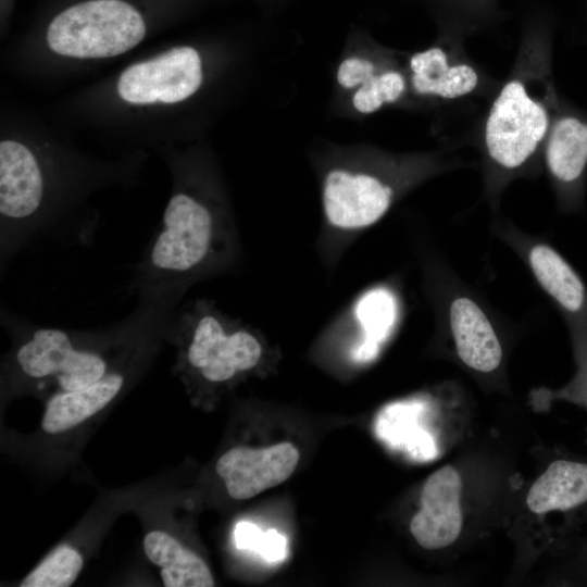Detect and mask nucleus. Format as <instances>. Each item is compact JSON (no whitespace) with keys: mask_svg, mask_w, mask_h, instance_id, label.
<instances>
[{"mask_svg":"<svg viewBox=\"0 0 587 587\" xmlns=\"http://www.w3.org/2000/svg\"><path fill=\"white\" fill-rule=\"evenodd\" d=\"M168 326L180 341L185 366L207 383L229 382L261 359L259 339L207 300L189 301L174 310Z\"/></svg>","mask_w":587,"mask_h":587,"instance_id":"1","label":"nucleus"},{"mask_svg":"<svg viewBox=\"0 0 587 587\" xmlns=\"http://www.w3.org/2000/svg\"><path fill=\"white\" fill-rule=\"evenodd\" d=\"M1 322L20 334L13 358L27 379H52L61 391H73L88 387L109 372L100 347L85 345L92 333L35 326L8 309L1 310Z\"/></svg>","mask_w":587,"mask_h":587,"instance_id":"2","label":"nucleus"},{"mask_svg":"<svg viewBox=\"0 0 587 587\" xmlns=\"http://www.w3.org/2000/svg\"><path fill=\"white\" fill-rule=\"evenodd\" d=\"M146 35L141 14L123 0H88L59 13L49 24V48L64 57L102 59L135 48Z\"/></svg>","mask_w":587,"mask_h":587,"instance_id":"3","label":"nucleus"},{"mask_svg":"<svg viewBox=\"0 0 587 587\" xmlns=\"http://www.w3.org/2000/svg\"><path fill=\"white\" fill-rule=\"evenodd\" d=\"M548 128L545 108L511 80L490 109L485 130L488 155L504 171L520 168L533 155Z\"/></svg>","mask_w":587,"mask_h":587,"instance_id":"4","label":"nucleus"},{"mask_svg":"<svg viewBox=\"0 0 587 587\" xmlns=\"http://www.w3.org/2000/svg\"><path fill=\"white\" fill-rule=\"evenodd\" d=\"M201 58L192 47H176L128 66L117 82V93L130 104H174L198 91L202 84Z\"/></svg>","mask_w":587,"mask_h":587,"instance_id":"5","label":"nucleus"},{"mask_svg":"<svg viewBox=\"0 0 587 587\" xmlns=\"http://www.w3.org/2000/svg\"><path fill=\"white\" fill-rule=\"evenodd\" d=\"M322 199L330 225L342 230H360L386 214L394 189L373 174L333 170L325 176Z\"/></svg>","mask_w":587,"mask_h":587,"instance_id":"6","label":"nucleus"},{"mask_svg":"<svg viewBox=\"0 0 587 587\" xmlns=\"http://www.w3.org/2000/svg\"><path fill=\"white\" fill-rule=\"evenodd\" d=\"M299 460L298 448L289 441L264 448L240 446L222 454L215 471L230 498L246 500L287 480Z\"/></svg>","mask_w":587,"mask_h":587,"instance_id":"7","label":"nucleus"},{"mask_svg":"<svg viewBox=\"0 0 587 587\" xmlns=\"http://www.w3.org/2000/svg\"><path fill=\"white\" fill-rule=\"evenodd\" d=\"M445 321L460 360L470 369L491 373L499 367L503 351L491 317L473 294L449 289Z\"/></svg>","mask_w":587,"mask_h":587,"instance_id":"8","label":"nucleus"},{"mask_svg":"<svg viewBox=\"0 0 587 587\" xmlns=\"http://www.w3.org/2000/svg\"><path fill=\"white\" fill-rule=\"evenodd\" d=\"M462 480L458 471L446 465L434 472L421 492V509L410 522L414 539L425 549L445 548L462 529Z\"/></svg>","mask_w":587,"mask_h":587,"instance_id":"9","label":"nucleus"},{"mask_svg":"<svg viewBox=\"0 0 587 587\" xmlns=\"http://www.w3.org/2000/svg\"><path fill=\"white\" fill-rule=\"evenodd\" d=\"M530 270L539 287L566 314L580 315L587 307L586 287L569 262L549 243L517 230H500Z\"/></svg>","mask_w":587,"mask_h":587,"instance_id":"10","label":"nucleus"},{"mask_svg":"<svg viewBox=\"0 0 587 587\" xmlns=\"http://www.w3.org/2000/svg\"><path fill=\"white\" fill-rule=\"evenodd\" d=\"M126 376L108 372L88 387L57 392L47 402L41 426L48 434L68 430L108 405L123 389Z\"/></svg>","mask_w":587,"mask_h":587,"instance_id":"11","label":"nucleus"},{"mask_svg":"<svg viewBox=\"0 0 587 587\" xmlns=\"http://www.w3.org/2000/svg\"><path fill=\"white\" fill-rule=\"evenodd\" d=\"M526 501L534 513L566 511L587 502V463L552 462L532 485Z\"/></svg>","mask_w":587,"mask_h":587,"instance_id":"12","label":"nucleus"},{"mask_svg":"<svg viewBox=\"0 0 587 587\" xmlns=\"http://www.w3.org/2000/svg\"><path fill=\"white\" fill-rule=\"evenodd\" d=\"M148 559L161 569L166 587H212L214 579L204 561L162 530H152L143 539Z\"/></svg>","mask_w":587,"mask_h":587,"instance_id":"13","label":"nucleus"},{"mask_svg":"<svg viewBox=\"0 0 587 587\" xmlns=\"http://www.w3.org/2000/svg\"><path fill=\"white\" fill-rule=\"evenodd\" d=\"M412 85L416 92L454 99L470 93L478 75L467 64L449 65L447 54L434 47L412 55Z\"/></svg>","mask_w":587,"mask_h":587,"instance_id":"14","label":"nucleus"},{"mask_svg":"<svg viewBox=\"0 0 587 587\" xmlns=\"http://www.w3.org/2000/svg\"><path fill=\"white\" fill-rule=\"evenodd\" d=\"M546 163L558 182H576L587 164V124L575 117L558 121L548 140Z\"/></svg>","mask_w":587,"mask_h":587,"instance_id":"15","label":"nucleus"},{"mask_svg":"<svg viewBox=\"0 0 587 587\" xmlns=\"http://www.w3.org/2000/svg\"><path fill=\"white\" fill-rule=\"evenodd\" d=\"M354 314L363 329V341L354 351L358 361H369L378 352L380 344L389 336L398 315L397 301L385 287H375L358 300Z\"/></svg>","mask_w":587,"mask_h":587,"instance_id":"16","label":"nucleus"},{"mask_svg":"<svg viewBox=\"0 0 587 587\" xmlns=\"http://www.w3.org/2000/svg\"><path fill=\"white\" fill-rule=\"evenodd\" d=\"M83 567L80 553L61 546L42 560L20 584L21 587H67Z\"/></svg>","mask_w":587,"mask_h":587,"instance_id":"17","label":"nucleus"},{"mask_svg":"<svg viewBox=\"0 0 587 587\" xmlns=\"http://www.w3.org/2000/svg\"><path fill=\"white\" fill-rule=\"evenodd\" d=\"M404 88V78L397 71H387L379 75L374 74L358 87L352 96V105L358 112L370 114L377 111L385 103L397 101L403 93Z\"/></svg>","mask_w":587,"mask_h":587,"instance_id":"18","label":"nucleus"},{"mask_svg":"<svg viewBox=\"0 0 587 587\" xmlns=\"http://www.w3.org/2000/svg\"><path fill=\"white\" fill-rule=\"evenodd\" d=\"M375 72V65L365 58L351 57L345 59L337 70V82L346 89L359 87L370 79Z\"/></svg>","mask_w":587,"mask_h":587,"instance_id":"19","label":"nucleus"},{"mask_svg":"<svg viewBox=\"0 0 587 587\" xmlns=\"http://www.w3.org/2000/svg\"><path fill=\"white\" fill-rule=\"evenodd\" d=\"M270 562L280 561L286 553V538L275 529L263 533L257 551Z\"/></svg>","mask_w":587,"mask_h":587,"instance_id":"20","label":"nucleus"},{"mask_svg":"<svg viewBox=\"0 0 587 587\" xmlns=\"http://www.w3.org/2000/svg\"><path fill=\"white\" fill-rule=\"evenodd\" d=\"M263 532L253 523L239 522L234 530V538L238 549L257 551Z\"/></svg>","mask_w":587,"mask_h":587,"instance_id":"21","label":"nucleus"}]
</instances>
